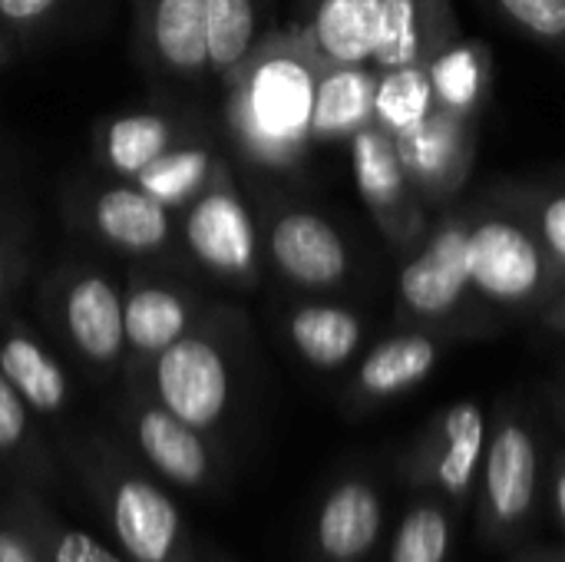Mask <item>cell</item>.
<instances>
[{
    "label": "cell",
    "instance_id": "32",
    "mask_svg": "<svg viewBox=\"0 0 565 562\" xmlns=\"http://www.w3.org/2000/svg\"><path fill=\"white\" fill-rule=\"evenodd\" d=\"M0 562H43L33 537L17 520L7 500H0Z\"/></svg>",
    "mask_w": 565,
    "mask_h": 562
},
{
    "label": "cell",
    "instance_id": "18",
    "mask_svg": "<svg viewBox=\"0 0 565 562\" xmlns=\"http://www.w3.org/2000/svg\"><path fill=\"white\" fill-rule=\"evenodd\" d=\"M0 467L13 477V484L50 490L60 484V470L53 464L50 447L33 427L26 401L13 391V384L0 374Z\"/></svg>",
    "mask_w": 565,
    "mask_h": 562
},
{
    "label": "cell",
    "instance_id": "25",
    "mask_svg": "<svg viewBox=\"0 0 565 562\" xmlns=\"http://www.w3.org/2000/svg\"><path fill=\"white\" fill-rule=\"evenodd\" d=\"M255 0H205V53L222 76L238 70L255 43Z\"/></svg>",
    "mask_w": 565,
    "mask_h": 562
},
{
    "label": "cell",
    "instance_id": "37",
    "mask_svg": "<svg viewBox=\"0 0 565 562\" xmlns=\"http://www.w3.org/2000/svg\"><path fill=\"white\" fill-rule=\"evenodd\" d=\"M553 507H556V517L565 530V457L556 460V470H553Z\"/></svg>",
    "mask_w": 565,
    "mask_h": 562
},
{
    "label": "cell",
    "instance_id": "6",
    "mask_svg": "<svg viewBox=\"0 0 565 562\" xmlns=\"http://www.w3.org/2000/svg\"><path fill=\"white\" fill-rule=\"evenodd\" d=\"M487 454V414L473 401L454 404L434 437L417 450L407 467V480L430 497H440L457 513H463L477 494L480 464Z\"/></svg>",
    "mask_w": 565,
    "mask_h": 562
},
{
    "label": "cell",
    "instance_id": "4",
    "mask_svg": "<svg viewBox=\"0 0 565 562\" xmlns=\"http://www.w3.org/2000/svg\"><path fill=\"white\" fill-rule=\"evenodd\" d=\"M311 76L291 56L258 63L235 96L238 136L265 159H285L305 132H311Z\"/></svg>",
    "mask_w": 565,
    "mask_h": 562
},
{
    "label": "cell",
    "instance_id": "19",
    "mask_svg": "<svg viewBox=\"0 0 565 562\" xmlns=\"http://www.w3.org/2000/svg\"><path fill=\"white\" fill-rule=\"evenodd\" d=\"M384 0H321L315 13V40L321 53L341 66L374 56Z\"/></svg>",
    "mask_w": 565,
    "mask_h": 562
},
{
    "label": "cell",
    "instance_id": "8",
    "mask_svg": "<svg viewBox=\"0 0 565 562\" xmlns=\"http://www.w3.org/2000/svg\"><path fill=\"white\" fill-rule=\"evenodd\" d=\"M185 245L222 278H245L255 268V229L235 189L209 185L185 212Z\"/></svg>",
    "mask_w": 565,
    "mask_h": 562
},
{
    "label": "cell",
    "instance_id": "24",
    "mask_svg": "<svg viewBox=\"0 0 565 562\" xmlns=\"http://www.w3.org/2000/svg\"><path fill=\"white\" fill-rule=\"evenodd\" d=\"M454 517L457 510L440 497L417 500L391 543V562H447L454 547Z\"/></svg>",
    "mask_w": 565,
    "mask_h": 562
},
{
    "label": "cell",
    "instance_id": "11",
    "mask_svg": "<svg viewBox=\"0 0 565 562\" xmlns=\"http://www.w3.org/2000/svg\"><path fill=\"white\" fill-rule=\"evenodd\" d=\"M275 265L305 288L338 285L348 272V252L341 235L315 212H285L271 225Z\"/></svg>",
    "mask_w": 565,
    "mask_h": 562
},
{
    "label": "cell",
    "instance_id": "34",
    "mask_svg": "<svg viewBox=\"0 0 565 562\" xmlns=\"http://www.w3.org/2000/svg\"><path fill=\"white\" fill-rule=\"evenodd\" d=\"M60 0H0V20L13 26H30L40 23L46 13H53Z\"/></svg>",
    "mask_w": 565,
    "mask_h": 562
},
{
    "label": "cell",
    "instance_id": "2",
    "mask_svg": "<svg viewBox=\"0 0 565 562\" xmlns=\"http://www.w3.org/2000/svg\"><path fill=\"white\" fill-rule=\"evenodd\" d=\"M477 540L503 550L523 540L540 500V450L520 421H503L477 477Z\"/></svg>",
    "mask_w": 565,
    "mask_h": 562
},
{
    "label": "cell",
    "instance_id": "17",
    "mask_svg": "<svg viewBox=\"0 0 565 562\" xmlns=\"http://www.w3.org/2000/svg\"><path fill=\"white\" fill-rule=\"evenodd\" d=\"M7 503L17 513V520L26 527V533L33 537L43 562H126L119 553H113L109 547L83 533L79 527L66 523L43 490L13 484Z\"/></svg>",
    "mask_w": 565,
    "mask_h": 562
},
{
    "label": "cell",
    "instance_id": "16",
    "mask_svg": "<svg viewBox=\"0 0 565 562\" xmlns=\"http://www.w3.org/2000/svg\"><path fill=\"white\" fill-rule=\"evenodd\" d=\"M146 36L156 60L175 76H195L209 66L205 0H149Z\"/></svg>",
    "mask_w": 565,
    "mask_h": 562
},
{
    "label": "cell",
    "instance_id": "10",
    "mask_svg": "<svg viewBox=\"0 0 565 562\" xmlns=\"http://www.w3.org/2000/svg\"><path fill=\"white\" fill-rule=\"evenodd\" d=\"M470 282L500 301L526 298L540 285L536 242L510 222H483L470 232Z\"/></svg>",
    "mask_w": 565,
    "mask_h": 562
},
{
    "label": "cell",
    "instance_id": "1",
    "mask_svg": "<svg viewBox=\"0 0 565 562\" xmlns=\"http://www.w3.org/2000/svg\"><path fill=\"white\" fill-rule=\"evenodd\" d=\"M66 470L86 490L126 562H205L179 503L113 437L63 441Z\"/></svg>",
    "mask_w": 565,
    "mask_h": 562
},
{
    "label": "cell",
    "instance_id": "35",
    "mask_svg": "<svg viewBox=\"0 0 565 562\" xmlns=\"http://www.w3.org/2000/svg\"><path fill=\"white\" fill-rule=\"evenodd\" d=\"M543 232L550 238V245L556 248V255L565 258V195L553 199L543 212Z\"/></svg>",
    "mask_w": 565,
    "mask_h": 562
},
{
    "label": "cell",
    "instance_id": "31",
    "mask_svg": "<svg viewBox=\"0 0 565 562\" xmlns=\"http://www.w3.org/2000/svg\"><path fill=\"white\" fill-rule=\"evenodd\" d=\"M510 17H516L523 26L543 33V36H559L565 33V0H500Z\"/></svg>",
    "mask_w": 565,
    "mask_h": 562
},
{
    "label": "cell",
    "instance_id": "30",
    "mask_svg": "<svg viewBox=\"0 0 565 562\" xmlns=\"http://www.w3.org/2000/svg\"><path fill=\"white\" fill-rule=\"evenodd\" d=\"M420 3L417 0H384L381 33L374 46V60L384 70L414 66L420 56Z\"/></svg>",
    "mask_w": 565,
    "mask_h": 562
},
{
    "label": "cell",
    "instance_id": "21",
    "mask_svg": "<svg viewBox=\"0 0 565 562\" xmlns=\"http://www.w3.org/2000/svg\"><path fill=\"white\" fill-rule=\"evenodd\" d=\"M291 344L315 368H341L361 344V321L334 305H305L288 321Z\"/></svg>",
    "mask_w": 565,
    "mask_h": 562
},
{
    "label": "cell",
    "instance_id": "7",
    "mask_svg": "<svg viewBox=\"0 0 565 562\" xmlns=\"http://www.w3.org/2000/svg\"><path fill=\"white\" fill-rule=\"evenodd\" d=\"M60 325L70 348L103 374H113L126 354L122 295L99 272H76L60 291Z\"/></svg>",
    "mask_w": 565,
    "mask_h": 562
},
{
    "label": "cell",
    "instance_id": "13",
    "mask_svg": "<svg viewBox=\"0 0 565 562\" xmlns=\"http://www.w3.org/2000/svg\"><path fill=\"white\" fill-rule=\"evenodd\" d=\"M0 374L26 401V407L46 421H60L70 407V381L60 361L17 321L0 331Z\"/></svg>",
    "mask_w": 565,
    "mask_h": 562
},
{
    "label": "cell",
    "instance_id": "22",
    "mask_svg": "<svg viewBox=\"0 0 565 562\" xmlns=\"http://www.w3.org/2000/svg\"><path fill=\"white\" fill-rule=\"evenodd\" d=\"M172 126L159 113H129L109 119L99 132V156L119 176H139L172 149Z\"/></svg>",
    "mask_w": 565,
    "mask_h": 562
},
{
    "label": "cell",
    "instance_id": "29",
    "mask_svg": "<svg viewBox=\"0 0 565 562\" xmlns=\"http://www.w3.org/2000/svg\"><path fill=\"white\" fill-rule=\"evenodd\" d=\"M394 146H397V156H401L404 169L434 179L450 166L454 149H457V136H454L450 123L424 116L420 123L401 129Z\"/></svg>",
    "mask_w": 565,
    "mask_h": 562
},
{
    "label": "cell",
    "instance_id": "39",
    "mask_svg": "<svg viewBox=\"0 0 565 562\" xmlns=\"http://www.w3.org/2000/svg\"><path fill=\"white\" fill-rule=\"evenodd\" d=\"M205 562H228L222 553H205Z\"/></svg>",
    "mask_w": 565,
    "mask_h": 562
},
{
    "label": "cell",
    "instance_id": "38",
    "mask_svg": "<svg viewBox=\"0 0 565 562\" xmlns=\"http://www.w3.org/2000/svg\"><path fill=\"white\" fill-rule=\"evenodd\" d=\"M516 562H565V550H526Z\"/></svg>",
    "mask_w": 565,
    "mask_h": 562
},
{
    "label": "cell",
    "instance_id": "23",
    "mask_svg": "<svg viewBox=\"0 0 565 562\" xmlns=\"http://www.w3.org/2000/svg\"><path fill=\"white\" fill-rule=\"evenodd\" d=\"M374 109V79L364 70L341 66L328 73L311 99V132L321 139L351 136Z\"/></svg>",
    "mask_w": 565,
    "mask_h": 562
},
{
    "label": "cell",
    "instance_id": "9",
    "mask_svg": "<svg viewBox=\"0 0 565 562\" xmlns=\"http://www.w3.org/2000/svg\"><path fill=\"white\" fill-rule=\"evenodd\" d=\"M384 533V500L364 477L338 480L311 527V550L318 562H364Z\"/></svg>",
    "mask_w": 565,
    "mask_h": 562
},
{
    "label": "cell",
    "instance_id": "15",
    "mask_svg": "<svg viewBox=\"0 0 565 562\" xmlns=\"http://www.w3.org/2000/svg\"><path fill=\"white\" fill-rule=\"evenodd\" d=\"M195 315L189 298L162 282H139L122 298V328L126 348L152 364L172 341L192 331Z\"/></svg>",
    "mask_w": 565,
    "mask_h": 562
},
{
    "label": "cell",
    "instance_id": "27",
    "mask_svg": "<svg viewBox=\"0 0 565 562\" xmlns=\"http://www.w3.org/2000/svg\"><path fill=\"white\" fill-rule=\"evenodd\" d=\"M354 176L371 202L377 205L394 202L404 185V166H401L397 146L387 142L374 129H358L354 132Z\"/></svg>",
    "mask_w": 565,
    "mask_h": 562
},
{
    "label": "cell",
    "instance_id": "14",
    "mask_svg": "<svg viewBox=\"0 0 565 562\" xmlns=\"http://www.w3.org/2000/svg\"><path fill=\"white\" fill-rule=\"evenodd\" d=\"M470 282V235L463 229L440 232L424 255L401 272V291L420 315L450 311Z\"/></svg>",
    "mask_w": 565,
    "mask_h": 562
},
{
    "label": "cell",
    "instance_id": "5",
    "mask_svg": "<svg viewBox=\"0 0 565 562\" xmlns=\"http://www.w3.org/2000/svg\"><path fill=\"white\" fill-rule=\"evenodd\" d=\"M119 421L139 457L166 484L192 494H209L222 487V464L215 460L205 434L166 411L152 397V391H129Z\"/></svg>",
    "mask_w": 565,
    "mask_h": 562
},
{
    "label": "cell",
    "instance_id": "36",
    "mask_svg": "<svg viewBox=\"0 0 565 562\" xmlns=\"http://www.w3.org/2000/svg\"><path fill=\"white\" fill-rule=\"evenodd\" d=\"M13 278H17V258H13V252H10L7 245H0V305H3V298H7Z\"/></svg>",
    "mask_w": 565,
    "mask_h": 562
},
{
    "label": "cell",
    "instance_id": "33",
    "mask_svg": "<svg viewBox=\"0 0 565 562\" xmlns=\"http://www.w3.org/2000/svg\"><path fill=\"white\" fill-rule=\"evenodd\" d=\"M437 86L444 89L447 99L467 103L470 93H473V86H477V70H473L470 53H454V56H447V60L437 66Z\"/></svg>",
    "mask_w": 565,
    "mask_h": 562
},
{
    "label": "cell",
    "instance_id": "28",
    "mask_svg": "<svg viewBox=\"0 0 565 562\" xmlns=\"http://www.w3.org/2000/svg\"><path fill=\"white\" fill-rule=\"evenodd\" d=\"M434 83L417 66H397L384 76V83L374 89V109L394 132L420 123L430 109Z\"/></svg>",
    "mask_w": 565,
    "mask_h": 562
},
{
    "label": "cell",
    "instance_id": "3",
    "mask_svg": "<svg viewBox=\"0 0 565 562\" xmlns=\"http://www.w3.org/2000/svg\"><path fill=\"white\" fill-rule=\"evenodd\" d=\"M149 384L152 397L179 421L202 434L215 431L225 421L235 391V371L225 341L215 338L212 328L192 325V331L152 358Z\"/></svg>",
    "mask_w": 565,
    "mask_h": 562
},
{
    "label": "cell",
    "instance_id": "12",
    "mask_svg": "<svg viewBox=\"0 0 565 562\" xmlns=\"http://www.w3.org/2000/svg\"><path fill=\"white\" fill-rule=\"evenodd\" d=\"M89 222L106 245L132 255L159 252L169 245L172 235L169 205L142 185H106L103 192H96Z\"/></svg>",
    "mask_w": 565,
    "mask_h": 562
},
{
    "label": "cell",
    "instance_id": "20",
    "mask_svg": "<svg viewBox=\"0 0 565 562\" xmlns=\"http://www.w3.org/2000/svg\"><path fill=\"white\" fill-rule=\"evenodd\" d=\"M437 364V344L424 335H404L377 344L361 371H358V391L367 401L394 397L414 384H420Z\"/></svg>",
    "mask_w": 565,
    "mask_h": 562
},
{
    "label": "cell",
    "instance_id": "26",
    "mask_svg": "<svg viewBox=\"0 0 565 562\" xmlns=\"http://www.w3.org/2000/svg\"><path fill=\"white\" fill-rule=\"evenodd\" d=\"M212 176V156L205 149H182V152H166L156 159L149 169L136 176V185L152 192L159 202H185L189 195H199L205 179Z\"/></svg>",
    "mask_w": 565,
    "mask_h": 562
}]
</instances>
